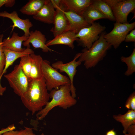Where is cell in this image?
<instances>
[{
  "mask_svg": "<svg viewBox=\"0 0 135 135\" xmlns=\"http://www.w3.org/2000/svg\"><path fill=\"white\" fill-rule=\"evenodd\" d=\"M29 82L27 90L20 98L24 106L33 115L48 102L49 94L44 77Z\"/></svg>",
  "mask_w": 135,
  "mask_h": 135,
  "instance_id": "obj_1",
  "label": "cell"
},
{
  "mask_svg": "<svg viewBox=\"0 0 135 135\" xmlns=\"http://www.w3.org/2000/svg\"><path fill=\"white\" fill-rule=\"evenodd\" d=\"M70 87V84L65 85L50 91L49 97L52 100L44 108L38 112L36 115L38 120L43 119L55 107L58 106L66 109L76 104L77 101L72 95Z\"/></svg>",
  "mask_w": 135,
  "mask_h": 135,
  "instance_id": "obj_2",
  "label": "cell"
},
{
  "mask_svg": "<svg viewBox=\"0 0 135 135\" xmlns=\"http://www.w3.org/2000/svg\"><path fill=\"white\" fill-rule=\"evenodd\" d=\"M104 32L99 39L94 43L89 49H85L81 53L78 60L84 62L87 69L94 67L106 55L107 51L112 46L104 38Z\"/></svg>",
  "mask_w": 135,
  "mask_h": 135,
  "instance_id": "obj_3",
  "label": "cell"
},
{
  "mask_svg": "<svg viewBox=\"0 0 135 135\" xmlns=\"http://www.w3.org/2000/svg\"><path fill=\"white\" fill-rule=\"evenodd\" d=\"M42 70L43 77L45 80L48 90L57 89L61 86L70 84L69 78L60 73L47 60L43 61Z\"/></svg>",
  "mask_w": 135,
  "mask_h": 135,
  "instance_id": "obj_4",
  "label": "cell"
},
{
  "mask_svg": "<svg viewBox=\"0 0 135 135\" xmlns=\"http://www.w3.org/2000/svg\"><path fill=\"white\" fill-rule=\"evenodd\" d=\"M14 92L20 97L24 94L28 88L29 81L20 65H16L10 73L4 75Z\"/></svg>",
  "mask_w": 135,
  "mask_h": 135,
  "instance_id": "obj_5",
  "label": "cell"
},
{
  "mask_svg": "<svg viewBox=\"0 0 135 135\" xmlns=\"http://www.w3.org/2000/svg\"><path fill=\"white\" fill-rule=\"evenodd\" d=\"M106 27L94 22L90 26L81 29L76 34L79 44L87 49L90 48L99 38Z\"/></svg>",
  "mask_w": 135,
  "mask_h": 135,
  "instance_id": "obj_6",
  "label": "cell"
},
{
  "mask_svg": "<svg viewBox=\"0 0 135 135\" xmlns=\"http://www.w3.org/2000/svg\"><path fill=\"white\" fill-rule=\"evenodd\" d=\"M111 7L116 22L128 23L129 14L134 12L135 0H104Z\"/></svg>",
  "mask_w": 135,
  "mask_h": 135,
  "instance_id": "obj_7",
  "label": "cell"
},
{
  "mask_svg": "<svg viewBox=\"0 0 135 135\" xmlns=\"http://www.w3.org/2000/svg\"><path fill=\"white\" fill-rule=\"evenodd\" d=\"M135 22L131 23L116 22L112 30L109 33L105 34L104 38L114 48L116 49L124 41L129 32L134 29Z\"/></svg>",
  "mask_w": 135,
  "mask_h": 135,
  "instance_id": "obj_8",
  "label": "cell"
},
{
  "mask_svg": "<svg viewBox=\"0 0 135 135\" xmlns=\"http://www.w3.org/2000/svg\"><path fill=\"white\" fill-rule=\"evenodd\" d=\"M81 53L77 54L74 59L71 61L66 63H64L62 61H59L53 63L52 66L60 72H64L68 76L70 82V89L72 96L75 98L76 96V89L73 84L74 76L77 71V68L80 66L82 62L76 59L79 58Z\"/></svg>",
  "mask_w": 135,
  "mask_h": 135,
  "instance_id": "obj_9",
  "label": "cell"
},
{
  "mask_svg": "<svg viewBox=\"0 0 135 135\" xmlns=\"http://www.w3.org/2000/svg\"><path fill=\"white\" fill-rule=\"evenodd\" d=\"M55 9L53 23L54 26L51 30L54 37L68 31L69 26L68 20L64 12V11L66 10L64 5L62 2L60 6Z\"/></svg>",
  "mask_w": 135,
  "mask_h": 135,
  "instance_id": "obj_10",
  "label": "cell"
},
{
  "mask_svg": "<svg viewBox=\"0 0 135 135\" xmlns=\"http://www.w3.org/2000/svg\"><path fill=\"white\" fill-rule=\"evenodd\" d=\"M0 17L8 18L12 20L13 24L11 26L12 27V32L15 28L17 27L24 31L25 36H28L30 32V29L33 26L29 19L20 18L16 11L11 13L5 11L0 12Z\"/></svg>",
  "mask_w": 135,
  "mask_h": 135,
  "instance_id": "obj_11",
  "label": "cell"
},
{
  "mask_svg": "<svg viewBox=\"0 0 135 135\" xmlns=\"http://www.w3.org/2000/svg\"><path fill=\"white\" fill-rule=\"evenodd\" d=\"M46 41L44 35L40 31L36 30L30 32L28 38L22 44L24 46L30 48V43L35 48H40L45 52L54 51L46 45Z\"/></svg>",
  "mask_w": 135,
  "mask_h": 135,
  "instance_id": "obj_12",
  "label": "cell"
},
{
  "mask_svg": "<svg viewBox=\"0 0 135 135\" xmlns=\"http://www.w3.org/2000/svg\"><path fill=\"white\" fill-rule=\"evenodd\" d=\"M64 12L68 22V31H72L76 34L82 29L91 25L88 24L82 16L74 12L64 10Z\"/></svg>",
  "mask_w": 135,
  "mask_h": 135,
  "instance_id": "obj_13",
  "label": "cell"
},
{
  "mask_svg": "<svg viewBox=\"0 0 135 135\" xmlns=\"http://www.w3.org/2000/svg\"><path fill=\"white\" fill-rule=\"evenodd\" d=\"M55 9L50 0H46L42 8L33 18L36 20L46 23L53 24Z\"/></svg>",
  "mask_w": 135,
  "mask_h": 135,
  "instance_id": "obj_14",
  "label": "cell"
},
{
  "mask_svg": "<svg viewBox=\"0 0 135 135\" xmlns=\"http://www.w3.org/2000/svg\"><path fill=\"white\" fill-rule=\"evenodd\" d=\"M76 35V34L72 31H66L56 36L53 39L47 41L46 45L48 46L56 44H63L68 46L73 49L74 48V42L78 39Z\"/></svg>",
  "mask_w": 135,
  "mask_h": 135,
  "instance_id": "obj_15",
  "label": "cell"
},
{
  "mask_svg": "<svg viewBox=\"0 0 135 135\" xmlns=\"http://www.w3.org/2000/svg\"><path fill=\"white\" fill-rule=\"evenodd\" d=\"M28 38V37L24 35L20 36L18 33L14 32L11 38L8 37L3 40L2 43V46L3 47L13 51L22 52L25 48H22V42L26 40Z\"/></svg>",
  "mask_w": 135,
  "mask_h": 135,
  "instance_id": "obj_16",
  "label": "cell"
},
{
  "mask_svg": "<svg viewBox=\"0 0 135 135\" xmlns=\"http://www.w3.org/2000/svg\"><path fill=\"white\" fill-rule=\"evenodd\" d=\"M2 50L6 58L5 66L2 75L6 73L8 68L12 65L14 62L17 59L28 54L34 52V51L30 48L27 47L21 52L13 51L2 47Z\"/></svg>",
  "mask_w": 135,
  "mask_h": 135,
  "instance_id": "obj_17",
  "label": "cell"
},
{
  "mask_svg": "<svg viewBox=\"0 0 135 135\" xmlns=\"http://www.w3.org/2000/svg\"><path fill=\"white\" fill-rule=\"evenodd\" d=\"M92 2L91 0H61L66 10L72 11L82 16Z\"/></svg>",
  "mask_w": 135,
  "mask_h": 135,
  "instance_id": "obj_18",
  "label": "cell"
},
{
  "mask_svg": "<svg viewBox=\"0 0 135 135\" xmlns=\"http://www.w3.org/2000/svg\"><path fill=\"white\" fill-rule=\"evenodd\" d=\"M30 55L32 59V64L28 81L41 79L43 77L42 70L43 60L40 55L36 54L34 52Z\"/></svg>",
  "mask_w": 135,
  "mask_h": 135,
  "instance_id": "obj_19",
  "label": "cell"
},
{
  "mask_svg": "<svg viewBox=\"0 0 135 135\" xmlns=\"http://www.w3.org/2000/svg\"><path fill=\"white\" fill-rule=\"evenodd\" d=\"M113 118L121 123L124 128L123 132L125 134L127 133L128 129L130 126L135 124V111L128 110L124 114L114 115Z\"/></svg>",
  "mask_w": 135,
  "mask_h": 135,
  "instance_id": "obj_20",
  "label": "cell"
},
{
  "mask_svg": "<svg viewBox=\"0 0 135 135\" xmlns=\"http://www.w3.org/2000/svg\"><path fill=\"white\" fill-rule=\"evenodd\" d=\"M46 0H30L20 9L22 13L29 16H34L41 9Z\"/></svg>",
  "mask_w": 135,
  "mask_h": 135,
  "instance_id": "obj_21",
  "label": "cell"
},
{
  "mask_svg": "<svg viewBox=\"0 0 135 135\" xmlns=\"http://www.w3.org/2000/svg\"><path fill=\"white\" fill-rule=\"evenodd\" d=\"M91 5L103 14L106 19L115 21L111 8L104 0H92Z\"/></svg>",
  "mask_w": 135,
  "mask_h": 135,
  "instance_id": "obj_22",
  "label": "cell"
},
{
  "mask_svg": "<svg viewBox=\"0 0 135 135\" xmlns=\"http://www.w3.org/2000/svg\"><path fill=\"white\" fill-rule=\"evenodd\" d=\"M82 16L89 24H91L96 20L101 19H106L104 16L91 4L85 10Z\"/></svg>",
  "mask_w": 135,
  "mask_h": 135,
  "instance_id": "obj_23",
  "label": "cell"
},
{
  "mask_svg": "<svg viewBox=\"0 0 135 135\" xmlns=\"http://www.w3.org/2000/svg\"><path fill=\"white\" fill-rule=\"evenodd\" d=\"M122 62L125 63L127 66V70L125 72V75L128 76L135 72V48L129 56H122L120 58Z\"/></svg>",
  "mask_w": 135,
  "mask_h": 135,
  "instance_id": "obj_24",
  "label": "cell"
},
{
  "mask_svg": "<svg viewBox=\"0 0 135 135\" xmlns=\"http://www.w3.org/2000/svg\"><path fill=\"white\" fill-rule=\"evenodd\" d=\"M19 64L28 80L32 64V59L30 54L23 56L20 58Z\"/></svg>",
  "mask_w": 135,
  "mask_h": 135,
  "instance_id": "obj_25",
  "label": "cell"
},
{
  "mask_svg": "<svg viewBox=\"0 0 135 135\" xmlns=\"http://www.w3.org/2000/svg\"><path fill=\"white\" fill-rule=\"evenodd\" d=\"M4 35H0V95L3 94L6 90V87H2L1 85L0 80L2 75L5 66L6 62L5 56L3 52L2 43Z\"/></svg>",
  "mask_w": 135,
  "mask_h": 135,
  "instance_id": "obj_26",
  "label": "cell"
},
{
  "mask_svg": "<svg viewBox=\"0 0 135 135\" xmlns=\"http://www.w3.org/2000/svg\"><path fill=\"white\" fill-rule=\"evenodd\" d=\"M125 106L128 110L135 111V92L132 94L127 100Z\"/></svg>",
  "mask_w": 135,
  "mask_h": 135,
  "instance_id": "obj_27",
  "label": "cell"
},
{
  "mask_svg": "<svg viewBox=\"0 0 135 135\" xmlns=\"http://www.w3.org/2000/svg\"><path fill=\"white\" fill-rule=\"evenodd\" d=\"M126 42H135V29L131 30L126 36L124 41Z\"/></svg>",
  "mask_w": 135,
  "mask_h": 135,
  "instance_id": "obj_28",
  "label": "cell"
},
{
  "mask_svg": "<svg viewBox=\"0 0 135 135\" xmlns=\"http://www.w3.org/2000/svg\"><path fill=\"white\" fill-rule=\"evenodd\" d=\"M14 0H0V8L4 5L6 7H12L15 3Z\"/></svg>",
  "mask_w": 135,
  "mask_h": 135,
  "instance_id": "obj_29",
  "label": "cell"
},
{
  "mask_svg": "<svg viewBox=\"0 0 135 135\" xmlns=\"http://www.w3.org/2000/svg\"><path fill=\"white\" fill-rule=\"evenodd\" d=\"M18 135H36L34 134L32 128L25 127L24 129L18 131Z\"/></svg>",
  "mask_w": 135,
  "mask_h": 135,
  "instance_id": "obj_30",
  "label": "cell"
},
{
  "mask_svg": "<svg viewBox=\"0 0 135 135\" xmlns=\"http://www.w3.org/2000/svg\"><path fill=\"white\" fill-rule=\"evenodd\" d=\"M127 132L130 135H135V124L130 126L128 129Z\"/></svg>",
  "mask_w": 135,
  "mask_h": 135,
  "instance_id": "obj_31",
  "label": "cell"
},
{
  "mask_svg": "<svg viewBox=\"0 0 135 135\" xmlns=\"http://www.w3.org/2000/svg\"><path fill=\"white\" fill-rule=\"evenodd\" d=\"M15 129V127L14 125H12L6 128L2 129L0 131V134H2L8 131L14 130Z\"/></svg>",
  "mask_w": 135,
  "mask_h": 135,
  "instance_id": "obj_32",
  "label": "cell"
},
{
  "mask_svg": "<svg viewBox=\"0 0 135 135\" xmlns=\"http://www.w3.org/2000/svg\"><path fill=\"white\" fill-rule=\"evenodd\" d=\"M18 131L11 130L0 134V135H18Z\"/></svg>",
  "mask_w": 135,
  "mask_h": 135,
  "instance_id": "obj_33",
  "label": "cell"
},
{
  "mask_svg": "<svg viewBox=\"0 0 135 135\" xmlns=\"http://www.w3.org/2000/svg\"><path fill=\"white\" fill-rule=\"evenodd\" d=\"M55 9L59 7L61 4V0H50Z\"/></svg>",
  "mask_w": 135,
  "mask_h": 135,
  "instance_id": "obj_34",
  "label": "cell"
},
{
  "mask_svg": "<svg viewBox=\"0 0 135 135\" xmlns=\"http://www.w3.org/2000/svg\"><path fill=\"white\" fill-rule=\"evenodd\" d=\"M106 135H116V133L114 129H113L107 132Z\"/></svg>",
  "mask_w": 135,
  "mask_h": 135,
  "instance_id": "obj_35",
  "label": "cell"
},
{
  "mask_svg": "<svg viewBox=\"0 0 135 135\" xmlns=\"http://www.w3.org/2000/svg\"><path fill=\"white\" fill-rule=\"evenodd\" d=\"M124 135H130V134H127L126 133V134H124Z\"/></svg>",
  "mask_w": 135,
  "mask_h": 135,
  "instance_id": "obj_36",
  "label": "cell"
},
{
  "mask_svg": "<svg viewBox=\"0 0 135 135\" xmlns=\"http://www.w3.org/2000/svg\"><path fill=\"white\" fill-rule=\"evenodd\" d=\"M40 135H44V133H42L41 134H40Z\"/></svg>",
  "mask_w": 135,
  "mask_h": 135,
  "instance_id": "obj_37",
  "label": "cell"
}]
</instances>
